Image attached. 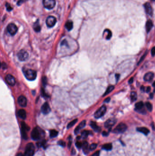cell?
<instances>
[{
	"label": "cell",
	"mask_w": 155,
	"mask_h": 156,
	"mask_svg": "<svg viewBox=\"0 0 155 156\" xmlns=\"http://www.w3.org/2000/svg\"><path fill=\"white\" fill-rule=\"evenodd\" d=\"M44 136V131L38 127H35L31 132V137L34 141H37Z\"/></svg>",
	"instance_id": "6da1fadb"
},
{
	"label": "cell",
	"mask_w": 155,
	"mask_h": 156,
	"mask_svg": "<svg viewBox=\"0 0 155 156\" xmlns=\"http://www.w3.org/2000/svg\"><path fill=\"white\" fill-rule=\"evenodd\" d=\"M35 150V146L32 143H29L26 146L23 156H33Z\"/></svg>",
	"instance_id": "7a4b0ae2"
},
{
	"label": "cell",
	"mask_w": 155,
	"mask_h": 156,
	"mask_svg": "<svg viewBox=\"0 0 155 156\" xmlns=\"http://www.w3.org/2000/svg\"><path fill=\"white\" fill-rule=\"evenodd\" d=\"M24 74L26 78L30 81H34L37 76L36 72L31 69L26 70L24 72Z\"/></svg>",
	"instance_id": "3957f363"
},
{
	"label": "cell",
	"mask_w": 155,
	"mask_h": 156,
	"mask_svg": "<svg viewBox=\"0 0 155 156\" xmlns=\"http://www.w3.org/2000/svg\"><path fill=\"white\" fill-rule=\"evenodd\" d=\"M43 4L45 8L51 10L52 9L55 5V0H43Z\"/></svg>",
	"instance_id": "277c9868"
},
{
	"label": "cell",
	"mask_w": 155,
	"mask_h": 156,
	"mask_svg": "<svg viewBox=\"0 0 155 156\" xmlns=\"http://www.w3.org/2000/svg\"><path fill=\"white\" fill-rule=\"evenodd\" d=\"M17 57L19 60L20 61H25L28 59L29 57V54L25 50H21L18 53Z\"/></svg>",
	"instance_id": "5b68a950"
},
{
	"label": "cell",
	"mask_w": 155,
	"mask_h": 156,
	"mask_svg": "<svg viewBox=\"0 0 155 156\" xmlns=\"http://www.w3.org/2000/svg\"><path fill=\"white\" fill-rule=\"evenodd\" d=\"M21 133L22 136L24 139H27V131L30 130V127L27 126L24 122H22L21 123Z\"/></svg>",
	"instance_id": "8992f818"
},
{
	"label": "cell",
	"mask_w": 155,
	"mask_h": 156,
	"mask_svg": "<svg viewBox=\"0 0 155 156\" xmlns=\"http://www.w3.org/2000/svg\"><path fill=\"white\" fill-rule=\"evenodd\" d=\"M56 22V19L54 16H49L46 19V24L49 27H52Z\"/></svg>",
	"instance_id": "52a82bcc"
},
{
	"label": "cell",
	"mask_w": 155,
	"mask_h": 156,
	"mask_svg": "<svg viewBox=\"0 0 155 156\" xmlns=\"http://www.w3.org/2000/svg\"><path fill=\"white\" fill-rule=\"evenodd\" d=\"M126 125L124 123H121L115 127V128L113 131V132H115V133H122L124 132L126 130Z\"/></svg>",
	"instance_id": "ba28073f"
},
{
	"label": "cell",
	"mask_w": 155,
	"mask_h": 156,
	"mask_svg": "<svg viewBox=\"0 0 155 156\" xmlns=\"http://www.w3.org/2000/svg\"><path fill=\"white\" fill-rule=\"evenodd\" d=\"M7 30L11 35L13 36L17 32L18 28L16 26L14 23H10L7 27Z\"/></svg>",
	"instance_id": "9c48e42d"
},
{
	"label": "cell",
	"mask_w": 155,
	"mask_h": 156,
	"mask_svg": "<svg viewBox=\"0 0 155 156\" xmlns=\"http://www.w3.org/2000/svg\"><path fill=\"white\" fill-rule=\"evenodd\" d=\"M106 110V108L105 106H103L100 107V108L95 112L94 116L96 119L100 118L102 116H104Z\"/></svg>",
	"instance_id": "30bf717a"
},
{
	"label": "cell",
	"mask_w": 155,
	"mask_h": 156,
	"mask_svg": "<svg viewBox=\"0 0 155 156\" xmlns=\"http://www.w3.org/2000/svg\"><path fill=\"white\" fill-rule=\"evenodd\" d=\"M5 80L6 83L10 86H14L15 84V78L11 75H7L5 77Z\"/></svg>",
	"instance_id": "8fae6325"
},
{
	"label": "cell",
	"mask_w": 155,
	"mask_h": 156,
	"mask_svg": "<svg viewBox=\"0 0 155 156\" xmlns=\"http://www.w3.org/2000/svg\"><path fill=\"white\" fill-rule=\"evenodd\" d=\"M41 111L42 113L44 115H47L50 113L51 109L49 105L47 102H45L42 106L41 108Z\"/></svg>",
	"instance_id": "7c38bea8"
},
{
	"label": "cell",
	"mask_w": 155,
	"mask_h": 156,
	"mask_svg": "<svg viewBox=\"0 0 155 156\" xmlns=\"http://www.w3.org/2000/svg\"><path fill=\"white\" fill-rule=\"evenodd\" d=\"M18 103L22 107H25L27 106V100L25 96H20L18 98Z\"/></svg>",
	"instance_id": "4fadbf2b"
},
{
	"label": "cell",
	"mask_w": 155,
	"mask_h": 156,
	"mask_svg": "<svg viewBox=\"0 0 155 156\" xmlns=\"http://www.w3.org/2000/svg\"><path fill=\"white\" fill-rule=\"evenodd\" d=\"M116 122V120L114 118H111L108 119L105 123V126L107 128H110L115 125Z\"/></svg>",
	"instance_id": "5bb4252c"
},
{
	"label": "cell",
	"mask_w": 155,
	"mask_h": 156,
	"mask_svg": "<svg viewBox=\"0 0 155 156\" xmlns=\"http://www.w3.org/2000/svg\"><path fill=\"white\" fill-rule=\"evenodd\" d=\"M144 7H145V11L147 14L151 16L153 14V10L152 8L150 3L148 2H146L144 4Z\"/></svg>",
	"instance_id": "9a60e30c"
},
{
	"label": "cell",
	"mask_w": 155,
	"mask_h": 156,
	"mask_svg": "<svg viewBox=\"0 0 155 156\" xmlns=\"http://www.w3.org/2000/svg\"><path fill=\"white\" fill-rule=\"evenodd\" d=\"M85 124H86V121L85 120L82 121L78 125V126H77L76 127V128L75 129V131H74L75 134H78L80 130L85 127Z\"/></svg>",
	"instance_id": "2e32d148"
},
{
	"label": "cell",
	"mask_w": 155,
	"mask_h": 156,
	"mask_svg": "<svg viewBox=\"0 0 155 156\" xmlns=\"http://www.w3.org/2000/svg\"><path fill=\"white\" fill-rule=\"evenodd\" d=\"M154 74L152 72H148L145 75L144 77V80L145 81H150L154 78Z\"/></svg>",
	"instance_id": "e0dca14e"
},
{
	"label": "cell",
	"mask_w": 155,
	"mask_h": 156,
	"mask_svg": "<svg viewBox=\"0 0 155 156\" xmlns=\"http://www.w3.org/2000/svg\"><path fill=\"white\" fill-rule=\"evenodd\" d=\"M112 36V32L109 29H106L103 32V37H104L106 40H109Z\"/></svg>",
	"instance_id": "ac0fdd59"
},
{
	"label": "cell",
	"mask_w": 155,
	"mask_h": 156,
	"mask_svg": "<svg viewBox=\"0 0 155 156\" xmlns=\"http://www.w3.org/2000/svg\"><path fill=\"white\" fill-rule=\"evenodd\" d=\"M82 148L85 154H87L88 153L89 151L90 150V147H89L88 143L87 142L84 141L83 143H82Z\"/></svg>",
	"instance_id": "d6986e66"
},
{
	"label": "cell",
	"mask_w": 155,
	"mask_h": 156,
	"mask_svg": "<svg viewBox=\"0 0 155 156\" xmlns=\"http://www.w3.org/2000/svg\"><path fill=\"white\" fill-rule=\"evenodd\" d=\"M137 131L140 132H141L143 134H144L145 135H147L149 132L150 131L148 129L146 128V127H138L137 128Z\"/></svg>",
	"instance_id": "ffe728a7"
},
{
	"label": "cell",
	"mask_w": 155,
	"mask_h": 156,
	"mask_svg": "<svg viewBox=\"0 0 155 156\" xmlns=\"http://www.w3.org/2000/svg\"><path fill=\"white\" fill-rule=\"evenodd\" d=\"M18 116L20 118L24 120L26 117V111L24 109H20L18 111Z\"/></svg>",
	"instance_id": "44dd1931"
},
{
	"label": "cell",
	"mask_w": 155,
	"mask_h": 156,
	"mask_svg": "<svg viewBox=\"0 0 155 156\" xmlns=\"http://www.w3.org/2000/svg\"><path fill=\"white\" fill-rule=\"evenodd\" d=\"M153 25L152 22L150 20H149L147 21L145 25V28L147 32H150V30L151 29L152 27H153Z\"/></svg>",
	"instance_id": "7402d4cb"
},
{
	"label": "cell",
	"mask_w": 155,
	"mask_h": 156,
	"mask_svg": "<svg viewBox=\"0 0 155 156\" xmlns=\"http://www.w3.org/2000/svg\"><path fill=\"white\" fill-rule=\"evenodd\" d=\"M65 27L67 30L70 31L73 27V23L71 21H68L65 24Z\"/></svg>",
	"instance_id": "603a6c76"
},
{
	"label": "cell",
	"mask_w": 155,
	"mask_h": 156,
	"mask_svg": "<svg viewBox=\"0 0 155 156\" xmlns=\"http://www.w3.org/2000/svg\"><path fill=\"white\" fill-rule=\"evenodd\" d=\"M90 126L91 127V128L96 132H99L100 130V128L97 126L96 124V123L93 121H91L90 123Z\"/></svg>",
	"instance_id": "cb8c5ba5"
},
{
	"label": "cell",
	"mask_w": 155,
	"mask_h": 156,
	"mask_svg": "<svg viewBox=\"0 0 155 156\" xmlns=\"http://www.w3.org/2000/svg\"><path fill=\"white\" fill-rule=\"evenodd\" d=\"M33 29L35 30V32H39L40 31L41 27H40L38 20L36 21V22L34 23Z\"/></svg>",
	"instance_id": "d4e9b609"
},
{
	"label": "cell",
	"mask_w": 155,
	"mask_h": 156,
	"mask_svg": "<svg viewBox=\"0 0 155 156\" xmlns=\"http://www.w3.org/2000/svg\"><path fill=\"white\" fill-rule=\"evenodd\" d=\"M143 106H144V104L142 101L138 102L135 105V107L137 111L141 110Z\"/></svg>",
	"instance_id": "484cf974"
},
{
	"label": "cell",
	"mask_w": 155,
	"mask_h": 156,
	"mask_svg": "<svg viewBox=\"0 0 155 156\" xmlns=\"http://www.w3.org/2000/svg\"><path fill=\"white\" fill-rule=\"evenodd\" d=\"M112 147V144L110 143H107L105 144L103 146H102V149L106 150V151H110L111 150Z\"/></svg>",
	"instance_id": "4316f807"
},
{
	"label": "cell",
	"mask_w": 155,
	"mask_h": 156,
	"mask_svg": "<svg viewBox=\"0 0 155 156\" xmlns=\"http://www.w3.org/2000/svg\"><path fill=\"white\" fill-rule=\"evenodd\" d=\"M114 86H109L107 88L106 91H105V92L104 94L103 95V96H105L107 95L108 94H109L110 93V92H111L112 91H113V90H114Z\"/></svg>",
	"instance_id": "83f0119b"
},
{
	"label": "cell",
	"mask_w": 155,
	"mask_h": 156,
	"mask_svg": "<svg viewBox=\"0 0 155 156\" xmlns=\"http://www.w3.org/2000/svg\"><path fill=\"white\" fill-rule=\"evenodd\" d=\"M58 132L55 130H52L50 131V138H54L56 137L58 135Z\"/></svg>",
	"instance_id": "f1b7e54d"
},
{
	"label": "cell",
	"mask_w": 155,
	"mask_h": 156,
	"mask_svg": "<svg viewBox=\"0 0 155 156\" xmlns=\"http://www.w3.org/2000/svg\"><path fill=\"white\" fill-rule=\"evenodd\" d=\"M90 134V132L88 131H83L81 133V137L83 139H85L86 138H87L88 137V135Z\"/></svg>",
	"instance_id": "f546056e"
},
{
	"label": "cell",
	"mask_w": 155,
	"mask_h": 156,
	"mask_svg": "<svg viewBox=\"0 0 155 156\" xmlns=\"http://www.w3.org/2000/svg\"><path fill=\"white\" fill-rule=\"evenodd\" d=\"M130 98H131V100L132 101L134 102L136 101L137 98V95L136 93L135 92H131V94H130Z\"/></svg>",
	"instance_id": "4dcf8cb0"
},
{
	"label": "cell",
	"mask_w": 155,
	"mask_h": 156,
	"mask_svg": "<svg viewBox=\"0 0 155 156\" xmlns=\"http://www.w3.org/2000/svg\"><path fill=\"white\" fill-rule=\"evenodd\" d=\"M77 121H78V119H75V120H74L71 121V122H70L69 123H68V124L67 125V129H69L70 128H71V127H72L73 126H74L75 124L77 122Z\"/></svg>",
	"instance_id": "1f68e13d"
},
{
	"label": "cell",
	"mask_w": 155,
	"mask_h": 156,
	"mask_svg": "<svg viewBox=\"0 0 155 156\" xmlns=\"http://www.w3.org/2000/svg\"><path fill=\"white\" fill-rule=\"evenodd\" d=\"M145 106H146V108H147V110H148V111H152L153 108H152V105L149 102H146V104H145Z\"/></svg>",
	"instance_id": "d6a6232c"
},
{
	"label": "cell",
	"mask_w": 155,
	"mask_h": 156,
	"mask_svg": "<svg viewBox=\"0 0 155 156\" xmlns=\"http://www.w3.org/2000/svg\"><path fill=\"white\" fill-rule=\"evenodd\" d=\"M96 147H97V144H96L92 143L90 145V147H90V150L91 151L94 150L96 148Z\"/></svg>",
	"instance_id": "836d02e7"
},
{
	"label": "cell",
	"mask_w": 155,
	"mask_h": 156,
	"mask_svg": "<svg viewBox=\"0 0 155 156\" xmlns=\"http://www.w3.org/2000/svg\"><path fill=\"white\" fill-rule=\"evenodd\" d=\"M46 143V141L45 140H43L42 141H41L40 142L37 143V145L38 146H44Z\"/></svg>",
	"instance_id": "e575fe53"
},
{
	"label": "cell",
	"mask_w": 155,
	"mask_h": 156,
	"mask_svg": "<svg viewBox=\"0 0 155 156\" xmlns=\"http://www.w3.org/2000/svg\"><path fill=\"white\" fill-rule=\"evenodd\" d=\"M5 6H6V10L7 11H11L13 9V8L11 7V6H10V4L8 3H6V5H5Z\"/></svg>",
	"instance_id": "d590c367"
},
{
	"label": "cell",
	"mask_w": 155,
	"mask_h": 156,
	"mask_svg": "<svg viewBox=\"0 0 155 156\" xmlns=\"http://www.w3.org/2000/svg\"><path fill=\"white\" fill-rule=\"evenodd\" d=\"M75 146L77 147V148L78 149H80L81 148H82V143H81L79 141H77L75 143Z\"/></svg>",
	"instance_id": "8d00e7d4"
},
{
	"label": "cell",
	"mask_w": 155,
	"mask_h": 156,
	"mask_svg": "<svg viewBox=\"0 0 155 156\" xmlns=\"http://www.w3.org/2000/svg\"><path fill=\"white\" fill-rule=\"evenodd\" d=\"M58 144L60 145V146H63V147H65V143L64 141L63 140H60V141H58Z\"/></svg>",
	"instance_id": "74e56055"
},
{
	"label": "cell",
	"mask_w": 155,
	"mask_h": 156,
	"mask_svg": "<svg viewBox=\"0 0 155 156\" xmlns=\"http://www.w3.org/2000/svg\"><path fill=\"white\" fill-rule=\"evenodd\" d=\"M146 54H147V52H145V54L143 55L142 56V57L141 58V59H140V61H139V62H138V64H140V63H141L142 61L143 60H144V59H145V57L146 56Z\"/></svg>",
	"instance_id": "f35d334b"
},
{
	"label": "cell",
	"mask_w": 155,
	"mask_h": 156,
	"mask_svg": "<svg viewBox=\"0 0 155 156\" xmlns=\"http://www.w3.org/2000/svg\"><path fill=\"white\" fill-rule=\"evenodd\" d=\"M61 45H66L68 46V43H67V42L66 41V40H64L61 42Z\"/></svg>",
	"instance_id": "ab89813d"
},
{
	"label": "cell",
	"mask_w": 155,
	"mask_h": 156,
	"mask_svg": "<svg viewBox=\"0 0 155 156\" xmlns=\"http://www.w3.org/2000/svg\"><path fill=\"white\" fill-rule=\"evenodd\" d=\"M151 55L153 56L155 55V47H153L152 49H151Z\"/></svg>",
	"instance_id": "60d3db41"
},
{
	"label": "cell",
	"mask_w": 155,
	"mask_h": 156,
	"mask_svg": "<svg viewBox=\"0 0 155 156\" xmlns=\"http://www.w3.org/2000/svg\"><path fill=\"white\" fill-rule=\"evenodd\" d=\"M46 81H47V80L46 79V77H43L42 79V83L44 86H45V84H46Z\"/></svg>",
	"instance_id": "b9f144b4"
},
{
	"label": "cell",
	"mask_w": 155,
	"mask_h": 156,
	"mask_svg": "<svg viewBox=\"0 0 155 156\" xmlns=\"http://www.w3.org/2000/svg\"><path fill=\"white\" fill-rule=\"evenodd\" d=\"M100 156V151H96L95 153L93 154L92 156Z\"/></svg>",
	"instance_id": "7bdbcfd3"
},
{
	"label": "cell",
	"mask_w": 155,
	"mask_h": 156,
	"mask_svg": "<svg viewBox=\"0 0 155 156\" xmlns=\"http://www.w3.org/2000/svg\"><path fill=\"white\" fill-rule=\"evenodd\" d=\"M115 79H116V81H119V78H120V75L119 74H116L115 75Z\"/></svg>",
	"instance_id": "ee69618b"
},
{
	"label": "cell",
	"mask_w": 155,
	"mask_h": 156,
	"mask_svg": "<svg viewBox=\"0 0 155 156\" xmlns=\"http://www.w3.org/2000/svg\"><path fill=\"white\" fill-rule=\"evenodd\" d=\"M70 138L69 139V143H68V147L70 148L71 146V136H70Z\"/></svg>",
	"instance_id": "f6af8a7d"
},
{
	"label": "cell",
	"mask_w": 155,
	"mask_h": 156,
	"mask_svg": "<svg viewBox=\"0 0 155 156\" xmlns=\"http://www.w3.org/2000/svg\"><path fill=\"white\" fill-rule=\"evenodd\" d=\"M7 67V65H6V64L5 63H2V68L3 69H6Z\"/></svg>",
	"instance_id": "bcb514c9"
},
{
	"label": "cell",
	"mask_w": 155,
	"mask_h": 156,
	"mask_svg": "<svg viewBox=\"0 0 155 156\" xmlns=\"http://www.w3.org/2000/svg\"><path fill=\"white\" fill-rule=\"evenodd\" d=\"M150 90H151L150 87H149V86H148V87H147V88H146V92L147 93H149V92H150Z\"/></svg>",
	"instance_id": "7dc6e473"
},
{
	"label": "cell",
	"mask_w": 155,
	"mask_h": 156,
	"mask_svg": "<svg viewBox=\"0 0 155 156\" xmlns=\"http://www.w3.org/2000/svg\"><path fill=\"white\" fill-rule=\"evenodd\" d=\"M102 135L103 136H107L108 135V133L106 131H103L102 132Z\"/></svg>",
	"instance_id": "c3c4849f"
},
{
	"label": "cell",
	"mask_w": 155,
	"mask_h": 156,
	"mask_svg": "<svg viewBox=\"0 0 155 156\" xmlns=\"http://www.w3.org/2000/svg\"><path fill=\"white\" fill-rule=\"evenodd\" d=\"M133 78H131L129 80V84H132L133 83Z\"/></svg>",
	"instance_id": "681fc988"
},
{
	"label": "cell",
	"mask_w": 155,
	"mask_h": 156,
	"mask_svg": "<svg viewBox=\"0 0 155 156\" xmlns=\"http://www.w3.org/2000/svg\"><path fill=\"white\" fill-rule=\"evenodd\" d=\"M140 90L142 91V92H144L145 91V87H144L143 86H142L141 87H140Z\"/></svg>",
	"instance_id": "f907efd6"
},
{
	"label": "cell",
	"mask_w": 155,
	"mask_h": 156,
	"mask_svg": "<svg viewBox=\"0 0 155 156\" xmlns=\"http://www.w3.org/2000/svg\"><path fill=\"white\" fill-rule=\"evenodd\" d=\"M75 150L74 148H73L72 150V151H71V154L73 155H75Z\"/></svg>",
	"instance_id": "816d5d0a"
},
{
	"label": "cell",
	"mask_w": 155,
	"mask_h": 156,
	"mask_svg": "<svg viewBox=\"0 0 155 156\" xmlns=\"http://www.w3.org/2000/svg\"><path fill=\"white\" fill-rule=\"evenodd\" d=\"M110 101V98H106V99H105V101H104V102H106V103H108V102H109V101Z\"/></svg>",
	"instance_id": "f5cc1de1"
},
{
	"label": "cell",
	"mask_w": 155,
	"mask_h": 156,
	"mask_svg": "<svg viewBox=\"0 0 155 156\" xmlns=\"http://www.w3.org/2000/svg\"><path fill=\"white\" fill-rule=\"evenodd\" d=\"M16 156H23V154H22L21 153H19Z\"/></svg>",
	"instance_id": "db71d44e"
},
{
	"label": "cell",
	"mask_w": 155,
	"mask_h": 156,
	"mask_svg": "<svg viewBox=\"0 0 155 156\" xmlns=\"http://www.w3.org/2000/svg\"><path fill=\"white\" fill-rule=\"evenodd\" d=\"M153 97V93H151L150 94V98H152Z\"/></svg>",
	"instance_id": "11a10c76"
},
{
	"label": "cell",
	"mask_w": 155,
	"mask_h": 156,
	"mask_svg": "<svg viewBox=\"0 0 155 156\" xmlns=\"http://www.w3.org/2000/svg\"><path fill=\"white\" fill-rule=\"evenodd\" d=\"M152 86H153V87H155V81L153 83V84H152Z\"/></svg>",
	"instance_id": "9f6ffc18"
},
{
	"label": "cell",
	"mask_w": 155,
	"mask_h": 156,
	"mask_svg": "<svg viewBox=\"0 0 155 156\" xmlns=\"http://www.w3.org/2000/svg\"></svg>",
	"instance_id": "6f0895ef"
}]
</instances>
